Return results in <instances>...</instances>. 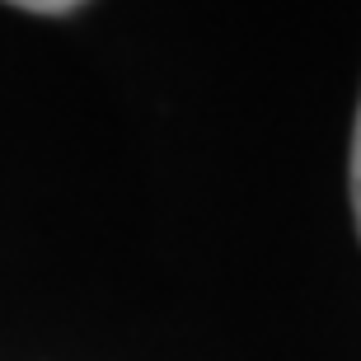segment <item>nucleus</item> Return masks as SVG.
Wrapping results in <instances>:
<instances>
[{
	"mask_svg": "<svg viewBox=\"0 0 361 361\" xmlns=\"http://www.w3.org/2000/svg\"><path fill=\"white\" fill-rule=\"evenodd\" d=\"M19 10H28V14H71L75 5H71V0H24Z\"/></svg>",
	"mask_w": 361,
	"mask_h": 361,
	"instance_id": "f03ea898",
	"label": "nucleus"
},
{
	"mask_svg": "<svg viewBox=\"0 0 361 361\" xmlns=\"http://www.w3.org/2000/svg\"><path fill=\"white\" fill-rule=\"evenodd\" d=\"M352 216H357V230H361V108H357V127H352Z\"/></svg>",
	"mask_w": 361,
	"mask_h": 361,
	"instance_id": "f257e3e1",
	"label": "nucleus"
}]
</instances>
